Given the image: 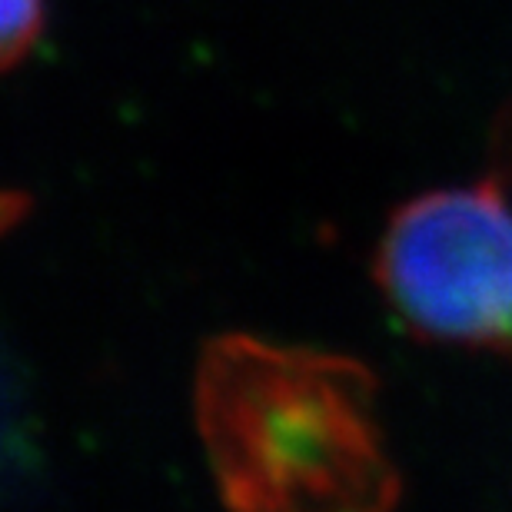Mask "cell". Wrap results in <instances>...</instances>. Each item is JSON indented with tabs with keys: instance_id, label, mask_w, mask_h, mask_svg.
<instances>
[{
	"instance_id": "6da1fadb",
	"label": "cell",
	"mask_w": 512,
	"mask_h": 512,
	"mask_svg": "<svg viewBox=\"0 0 512 512\" xmlns=\"http://www.w3.org/2000/svg\"><path fill=\"white\" fill-rule=\"evenodd\" d=\"M193 419L227 512H396L380 389L353 356L217 336L193 373Z\"/></svg>"
},
{
	"instance_id": "7a4b0ae2",
	"label": "cell",
	"mask_w": 512,
	"mask_h": 512,
	"mask_svg": "<svg viewBox=\"0 0 512 512\" xmlns=\"http://www.w3.org/2000/svg\"><path fill=\"white\" fill-rule=\"evenodd\" d=\"M373 276L416 340L512 360V203L503 183L439 187L396 207Z\"/></svg>"
},
{
	"instance_id": "3957f363",
	"label": "cell",
	"mask_w": 512,
	"mask_h": 512,
	"mask_svg": "<svg viewBox=\"0 0 512 512\" xmlns=\"http://www.w3.org/2000/svg\"><path fill=\"white\" fill-rule=\"evenodd\" d=\"M44 27H47V0H4V17H0V60H4L7 74L34 54Z\"/></svg>"
}]
</instances>
